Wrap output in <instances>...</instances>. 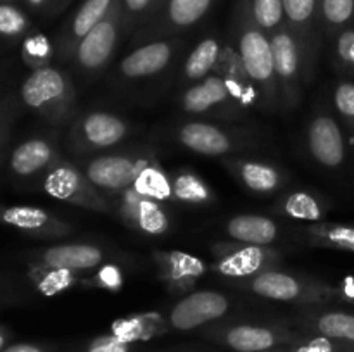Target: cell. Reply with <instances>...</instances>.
Masks as SVG:
<instances>
[{
    "mask_svg": "<svg viewBox=\"0 0 354 352\" xmlns=\"http://www.w3.org/2000/svg\"><path fill=\"white\" fill-rule=\"evenodd\" d=\"M297 237L310 247L354 252V224L310 223L297 228Z\"/></svg>",
    "mask_w": 354,
    "mask_h": 352,
    "instance_id": "4dcf8cb0",
    "label": "cell"
},
{
    "mask_svg": "<svg viewBox=\"0 0 354 352\" xmlns=\"http://www.w3.org/2000/svg\"><path fill=\"white\" fill-rule=\"evenodd\" d=\"M339 304H354V276H346L335 283Z\"/></svg>",
    "mask_w": 354,
    "mask_h": 352,
    "instance_id": "bcb514c9",
    "label": "cell"
},
{
    "mask_svg": "<svg viewBox=\"0 0 354 352\" xmlns=\"http://www.w3.org/2000/svg\"><path fill=\"white\" fill-rule=\"evenodd\" d=\"M159 352H220V351L206 347V345H180V347H171L168 349V351H159Z\"/></svg>",
    "mask_w": 354,
    "mask_h": 352,
    "instance_id": "c3c4849f",
    "label": "cell"
},
{
    "mask_svg": "<svg viewBox=\"0 0 354 352\" xmlns=\"http://www.w3.org/2000/svg\"><path fill=\"white\" fill-rule=\"evenodd\" d=\"M28 262L52 266V268L71 269V271L86 275L99 268L100 264L116 261V252L95 244H57L50 247L38 248L26 255Z\"/></svg>",
    "mask_w": 354,
    "mask_h": 352,
    "instance_id": "44dd1931",
    "label": "cell"
},
{
    "mask_svg": "<svg viewBox=\"0 0 354 352\" xmlns=\"http://www.w3.org/2000/svg\"><path fill=\"white\" fill-rule=\"evenodd\" d=\"M214 72H218L223 78L227 88L230 90L234 99L237 100V104L245 113L251 114L254 109H259L258 90H256L254 83L251 81L244 64H242L241 55L237 54L230 41H225L223 54H221L220 64Z\"/></svg>",
    "mask_w": 354,
    "mask_h": 352,
    "instance_id": "4316f807",
    "label": "cell"
},
{
    "mask_svg": "<svg viewBox=\"0 0 354 352\" xmlns=\"http://www.w3.org/2000/svg\"><path fill=\"white\" fill-rule=\"evenodd\" d=\"M273 45V57H275V75L279 85L280 113L290 114L299 109L306 92L304 81L303 55L297 38L286 26L277 33L270 35Z\"/></svg>",
    "mask_w": 354,
    "mask_h": 352,
    "instance_id": "7c38bea8",
    "label": "cell"
},
{
    "mask_svg": "<svg viewBox=\"0 0 354 352\" xmlns=\"http://www.w3.org/2000/svg\"><path fill=\"white\" fill-rule=\"evenodd\" d=\"M261 30L268 35L277 33L286 26V12H283V0H244Z\"/></svg>",
    "mask_w": 354,
    "mask_h": 352,
    "instance_id": "d590c367",
    "label": "cell"
},
{
    "mask_svg": "<svg viewBox=\"0 0 354 352\" xmlns=\"http://www.w3.org/2000/svg\"><path fill=\"white\" fill-rule=\"evenodd\" d=\"M147 152H120V154H100L85 157L78 162L80 169L95 188L113 200L133 185L142 162Z\"/></svg>",
    "mask_w": 354,
    "mask_h": 352,
    "instance_id": "e0dca14e",
    "label": "cell"
},
{
    "mask_svg": "<svg viewBox=\"0 0 354 352\" xmlns=\"http://www.w3.org/2000/svg\"><path fill=\"white\" fill-rule=\"evenodd\" d=\"M320 23L327 41L354 26V0H320Z\"/></svg>",
    "mask_w": 354,
    "mask_h": 352,
    "instance_id": "e575fe53",
    "label": "cell"
},
{
    "mask_svg": "<svg viewBox=\"0 0 354 352\" xmlns=\"http://www.w3.org/2000/svg\"><path fill=\"white\" fill-rule=\"evenodd\" d=\"M332 107L342 126L354 137V79L341 78L332 90Z\"/></svg>",
    "mask_w": 354,
    "mask_h": 352,
    "instance_id": "ab89813d",
    "label": "cell"
},
{
    "mask_svg": "<svg viewBox=\"0 0 354 352\" xmlns=\"http://www.w3.org/2000/svg\"><path fill=\"white\" fill-rule=\"evenodd\" d=\"M124 37L123 2L114 0L102 21L75 48L71 64L83 78H95L107 68L121 38Z\"/></svg>",
    "mask_w": 354,
    "mask_h": 352,
    "instance_id": "52a82bcc",
    "label": "cell"
},
{
    "mask_svg": "<svg viewBox=\"0 0 354 352\" xmlns=\"http://www.w3.org/2000/svg\"><path fill=\"white\" fill-rule=\"evenodd\" d=\"M0 145H2V144H0Z\"/></svg>",
    "mask_w": 354,
    "mask_h": 352,
    "instance_id": "6f0895ef",
    "label": "cell"
},
{
    "mask_svg": "<svg viewBox=\"0 0 354 352\" xmlns=\"http://www.w3.org/2000/svg\"><path fill=\"white\" fill-rule=\"evenodd\" d=\"M55 55V43H52L44 33H31L21 43V57L23 62L35 71L45 68L52 62Z\"/></svg>",
    "mask_w": 354,
    "mask_h": 352,
    "instance_id": "f35d334b",
    "label": "cell"
},
{
    "mask_svg": "<svg viewBox=\"0 0 354 352\" xmlns=\"http://www.w3.org/2000/svg\"><path fill=\"white\" fill-rule=\"evenodd\" d=\"M57 145L52 138L33 137L21 141L9 157V169L16 178H44L45 173L61 159Z\"/></svg>",
    "mask_w": 354,
    "mask_h": 352,
    "instance_id": "cb8c5ba5",
    "label": "cell"
},
{
    "mask_svg": "<svg viewBox=\"0 0 354 352\" xmlns=\"http://www.w3.org/2000/svg\"><path fill=\"white\" fill-rule=\"evenodd\" d=\"M2 352H59V347L52 344L19 342V344H9Z\"/></svg>",
    "mask_w": 354,
    "mask_h": 352,
    "instance_id": "f6af8a7d",
    "label": "cell"
},
{
    "mask_svg": "<svg viewBox=\"0 0 354 352\" xmlns=\"http://www.w3.org/2000/svg\"><path fill=\"white\" fill-rule=\"evenodd\" d=\"M26 276L37 292H40L45 297H55L75 289V285L82 282L83 275L71 271V269L52 268V266L28 262Z\"/></svg>",
    "mask_w": 354,
    "mask_h": 352,
    "instance_id": "836d02e7",
    "label": "cell"
},
{
    "mask_svg": "<svg viewBox=\"0 0 354 352\" xmlns=\"http://www.w3.org/2000/svg\"><path fill=\"white\" fill-rule=\"evenodd\" d=\"M68 2L69 0H54V10H52V12H59Z\"/></svg>",
    "mask_w": 354,
    "mask_h": 352,
    "instance_id": "816d5d0a",
    "label": "cell"
},
{
    "mask_svg": "<svg viewBox=\"0 0 354 352\" xmlns=\"http://www.w3.org/2000/svg\"><path fill=\"white\" fill-rule=\"evenodd\" d=\"M216 200L209 183L192 168L171 173V202L187 207H207Z\"/></svg>",
    "mask_w": 354,
    "mask_h": 352,
    "instance_id": "1f68e13d",
    "label": "cell"
},
{
    "mask_svg": "<svg viewBox=\"0 0 354 352\" xmlns=\"http://www.w3.org/2000/svg\"><path fill=\"white\" fill-rule=\"evenodd\" d=\"M266 352H289V351H287V347H286V345H282V347L272 349V351H266Z\"/></svg>",
    "mask_w": 354,
    "mask_h": 352,
    "instance_id": "db71d44e",
    "label": "cell"
},
{
    "mask_svg": "<svg viewBox=\"0 0 354 352\" xmlns=\"http://www.w3.org/2000/svg\"><path fill=\"white\" fill-rule=\"evenodd\" d=\"M127 282V276H124L123 268H121L118 262L109 261L100 264L99 268L93 269V271L86 273L82 276V282L80 285L83 289H93V290H106V292H121Z\"/></svg>",
    "mask_w": 354,
    "mask_h": 352,
    "instance_id": "8d00e7d4",
    "label": "cell"
},
{
    "mask_svg": "<svg viewBox=\"0 0 354 352\" xmlns=\"http://www.w3.org/2000/svg\"><path fill=\"white\" fill-rule=\"evenodd\" d=\"M114 0H83L55 40V55L59 61L69 62L80 41L106 17Z\"/></svg>",
    "mask_w": 354,
    "mask_h": 352,
    "instance_id": "d4e9b609",
    "label": "cell"
},
{
    "mask_svg": "<svg viewBox=\"0 0 354 352\" xmlns=\"http://www.w3.org/2000/svg\"><path fill=\"white\" fill-rule=\"evenodd\" d=\"M162 3H165V0H156V3H154V10H152V16H154V14L158 12L159 9H161ZM152 16H151V17H152Z\"/></svg>",
    "mask_w": 354,
    "mask_h": 352,
    "instance_id": "f5cc1de1",
    "label": "cell"
},
{
    "mask_svg": "<svg viewBox=\"0 0 354 352\" xmlns=\"http://www.w3.org/2000/svg\"><path fill=\"white\" fill-rule=\"evenodd\" d=\"M0 297H2V292H0Z\"/></svg>",
    "mask_w": 354,
    "mask_h": 352,
    "instance_id": "9f6ffc18",
    "label": "cell"
},
{
    "mask_svg": "<svg viewBox=\"0 0 354 352\" xmlns=\"http://www.w3.org/2000/svg\"><path fill=\"white\" fill-rule=\"evenodd\" d=\"M171 137L194 154L218 159L254 154L263 147V133L254 128L201 117H187L176 123Z\"/></svg>",
    "mask_w": 354,
    "mask_h": 352,
    "instance_id": "7a4b0ae2",
    "label": "cell"
},
{
    "mask_svg": "<svg viewBox=\"0 0 354 352\" xmlns=\"http://www.w3.org/2000/svg\"><path fill=\"white\" fill-rule=\"evenodd\" d=\"M176 104H178L180 113L189 117H201V119L234 123L249 116L239 106L218 72H213L203 81L185 86L178 95Z\"/></svg>",
    "mask_w": 354,
    "mask_h": 352,
    "instance_id": "8fae6325",
    "label": "cell"
},
{
    "mask_svg": "<svg viewBox=\"0 0 354 352\" xmlns=\"http://www.w3.org/2000/svg\"><path fill=\"white\" fill-rule=\"evenodd\" d=\"M28 6L31 7L37 12H41V10H54V0H24Z\"/></svg>",
    "mask_w": 354,
    "mask_h": 352,
    "instance_id": "681fc988",
    "label": "cell"
},
{
    "mask_svg": "<svg viewBox=\"0 0 354 352\" xmlns=\"http://www.w3.org/2000/svg\"><path fill=\"white\" fill-rule=\"evenodd\" d=\"M286 320L304 333L324 335L354 344V313L351 311L332 309L328 306H306L299 307Z\"/></svg>",
    "mask_w": 354,
    "mask_h": 352,
    "instance_id": "603a6c76",
    "label": "cell"
},
{
    "mask_svg": "<svg viewBox=\"0 0 354 352\" xmlns=\"http://www.w3.org/2000/svg\"><path fill=\"white\" fill-rule=\"evenodd\" d=\"M21 102L52 126H66L78 114V92L64 69L45 66L35 69L19 90Z\"/></svg>",
    "mask_w": 354,
    "mask_h": 352,
    "instance_id": "277c9868",
    "label": "cell"
},
{
    "mask_svg": "<svg viewBox=\"0 0 354 352\" xmlns=\"http://www.w3.org/2000/svg\"><path fill=\"white\" fill-rule=\"evenodd\" d=\"M199 335L232 352H266L294 344L308 333L294 328L286 317L275 321H234L228 317L201 328Z\"/></svg>",
    "mask_w": 354,
    "mask_h": 352,
    "instance_id": "5b68a950",
    "label": "cell"
},
{
    "mask_svg": "<svg viewBox=\"0 0 354 352\" xmlns=\"http://www.w3.org/2000/svg\"><path fill=\"white\" fill-rule=\"evenodd\" d=\"M124 16V35H133L152 16L156 0H121Z\"/></svg>",
    "mask_w": 354,
    "mask_h": 352,
    "instance_id": "7bdbcfd3",
    "label": "cell"
},
{
    "mask_svg": "<svg viewBox=\"0 0 354 352\" xmlns=\"http://www.w3.org/2000/svg\"><path fill=\"white\" fill-rule=\"evenodd\" d=\"M182 47L183 40L180 37L161 38V40L137 45L118 64V83L135 85L151 78H158L171 68L175 59L182 52Z\"/></svg>",
    "mask_w": 354,
    "mask_h": 352,
    "instance_id": "9a60e30c",
    "label": "cell"
},
{
    "mask_svg": "<svg viewBox=\"0 0 354 352\" xmlns=\"http://www.w3.org/2000/svg\"><path fill=\"white\" fill-rule=\"evenodd\" d=\"M330 59L341 78L354 79V26L346 28L332 38Z\"/></svg>",
    "mask_w": 354,
    "mask_h": 352,
    "instance_id": "74e56055",
    "label": "cell"
},
{
    "mask_svg": "<svg viewBox=\"0 0 354 352\" xmlns=\"http://www.w3.org/2000/svg\"><path fill=\"white\" fill-rule=\"evenodd\" d=\"M12 110H14L12 104L0 100V141H2V138L6 137L7 128H9L10 121H12Z\"/></svg>",
    "mask_w": 354,
    "mask_h": 352,
    "instance_id": "7dc6e473",
    "label": "cell"
},
{
    "mask_svg": "<svg viewBox=\"0 0 354 352\" xmlns=\"http://www.w3.org/2000/svg\"><path fill=\"white\" fill-rule=\"evenodd\" d=\"M332 209V202L317 190L294 188L283 192L275 200L270 213L301 223H320Z\"/></svg>",
    "mask_w": 354,
    "mask_h": 352,
    "instance_id": "484cf974",
    "label": "cell"
},
{
    "mask_svg": "<svg viewBox=\"0 0 354 352\" xmlns=\"http://www.w3.org/2000/svg\"><path fill=\"white\" fill-rule=\"evenodd\" d=\"M228 283L241 292H248L259 299L292 304L297 307L339 304L337 289L334 283L304 273L286 271L280 269V266L259 273L252 278Z\"/></svg>",
    "mask_w": 354,
    "mask_h": 352,
    "instance_id": "3957f363",
    "label": "cell"
},
{
    "mask_svg": "<svg viewBox=\"0 0 354 352\" xmlns=\"http://www.w3.org/2000/svg\"><path fill=\"white\" fill-rule=\"evenodd\" d=\"M30 19L26 14L10 3H0V37L16 40L30 31Z\"/></svg>",
    "mask_w": 354,
    "mask_h": 352,
    "instance_id": "b9f144b4",
    "label": "cell"
},
{
    "mask_svg": "<svg viewBox=\"0 0 354 352\" xmlns=\"http://www.w3.org/2000/svg\"><path fill=\"white\" fill-rule=\"evenodd\" d=\"M209 252L213 255L209 269L228 282L248 280L279 268L283 259L282 251L273 245H252L235 240L214 242L209 245Z\"/></svg>",
    "mask_w": 354,
    "mask_h": 352,
    "instance_id": "ba28073f",
    "label": "cell"
},
{
    "mask_svg": "<svg viewBox=\"0 0 354 352\" xmlns=\"http://www.w3.org/2000/svg\"><path fill=\"white\" fill-rule=\"evenodd\" d=\"M130 123L109 110H78L69 123L64 147L73 157H92L120 145L130 137Z\"/></svg>",
    "mask_w": 354,
    "mask_h": 352,
    "instance_id": "8992f818",
    "label": "cell"
},
{
    "mask_svg": "<svg viewBox=\"0 0 354 352\" xmlns=\"http://www.w3.org/2000/svg\"><path fill=\"white\" fill-rule=\"evenodd\" d=\"M135 344H128V342L120 340L114 337L113 333L97 335V337L90 338V340L83 342V344L75 345V347L68 349L64 352H135Z\"/></svg>",
    "mask_w": 354,
    "mask_h": 352,
    "instance_id": "ee69618b",
    "label": "cell"
},
{
    "mask_svg": "<svg viewBox=\"0 0 354 352\" xmlns=\"http://www.w3.org/2000/svg\"><path fill=\"white\" fill-rule=\"evenodd\" d=\"M10 338H12V333H10L6 326H2V324H0V352H2L7 345H9Z\"/></svg>",
    "mask_w": 354,
    "mask_h": 352,
    "instance_id": "f907efd6",
    "label": "cell"
},
{
    "mask_svg": "<svg viewBox=\"0 0 354 352\" xmlns=\"http://www.w3.org/2000/svg\"><path fill=\"white\" fill-rule=\"evenodd\" d=\"M230 43L254 83L259 95V110L279 113L280 97L275 75L272 37L256 24L244 0H237L230 17Z\"/></svg>",
    "mask_w": 354,
    "mask_h": 352,
    "instance_id": "6da1fadb",
    "label": "cell"
},
{
    "mask_svg": "<svg viewBox=\"0 0 354 352\" xmlns=\"http://www.w3.org/2000/svg\"><path fill=\"white\" fill-rule=\"evenodd\" d=\"M111 204H113V211L118 214V217L128 228L142 235L161 237V235L168 233L169 226H171L169 213L166 211L165 204L145 199L133 188L124 190L123 193L114 197Z\"/></svg>",
    "mask_w": 354,
    "mask_h": 352,
    "instance_id": "ffe728a7",
    "label": "cell"
},
{
    "mask_svg": "<svg viewBox=\"0 0 354 352\" xmlns=\"http://www.w3.org/2000/svg\"><path fill=\"white\" fill-rule=\"evenodd\" d=\"M230 240L252 245H273L282 237V228L265 214H237L225 223Z\"/></svg>",
    "mask_w": 354,
    "mask_h": 352,
    "instance_id": "83f0119b",
    "label": "cell"
},
{
    "mask_svg": "<svg viewBox=\"0 0 354 352\" xmlns=\"http://www.w3.org/2000/svg\"><path fill=\"white\" fill-rule=\"evenodd\" d=\"M168 331L169 326L166 321V314L159 313V311H147V313H135L130 316L118 317L111 324L109 333L128 344H137V342L161 337Z\"/></svg>",
    "mask_w": 354,
    "mask_h": 352,
    "instance_id": "f546056e",
    "label": "cell"
},
{
    "mask_svg": "<svg viewBox=\"0 0 354 352\" xmlns=\"http://www.w3.org/2000/svg\"><path fill=\"white\" fill-rule=\"evenodd\" d=\"M0 224L41 240L66 238L75 231L68 221L35 206H0Z\"/></svg>",
    "mask_w": 354,
    "mask_h": 352,
    "instance_id": "7402d4cb",
    "label": "cell"
},
{
    "mask_svg": "<svg viewBox=\"0 0 354 352\" xmlns=\"http://www.w3.org/2000/svg\"><path fill=\"white\" fill-rule=\"evenodd\" d=\"M152 262L159 282L169 295L183 297L194 292L197 282L209 271V264L183 251H152Z\"/></svg>",
    "mask_w": 354,
    "mask_h": 352,
    "instance_id": "d6986e66",
    "label": "cell"
},
{
    "mask_svg": "<svg viewBox=\"0 0 354 352\" xmlns=\"http://www.w3.org/2000/svg\"><path fill=\"white\" fill-rule=\"evenodd\" d=\"M289 352H354L351 342L335 340L324 335H304L301 340L286 345Z\"/></svg>",
    "mask_w": 354,
    "mask_h": 352,
    "instance_id": "60d3db41",
    "label": "cell"
},
{
    "mask_svg": "<svg viewBox=\"0 0 354 352\" xmlns=\"http://www.w3.org/2000/svg\"><path fill=\"white\" fill-rule=\"evenodd\" d=\"M220 164L235 182L256 195H277L290 183V176L279 164L249 155L220 159Z\"/></svg>",
    "mask_w": 354,
    "mask_h": 352,
    "instance_id": "ac0fdd59",
    "label": "cell"
},
{
    "mask_svg": "<svg viewBox=\"0 0 354 352\" xmlns=\"http://www.w3.org/2000/svg\"><path fill=\"white\" fill-rule=\"evenodd\" d=\"M130 188H133L145 199L161 204L171 202V175L165 171L154 152H147Z\"/></svg>",
    "mask_w": 354,
    "mask_h": 352,
    "instance_id": "d6a6232c",
    "label": "cell"
},
{
    "mask_svg": "<svg viewBox=\"0 0 354 352\" xmlns=\"http://www.w3.org/2000/svg\"><path fill=\"white\" fill-rule=\"evenodd\" d=\"M286 24L297 38L303 55L304 81L311 85L318 69L324 31L320 23V0H283Z\"/></svg>",
    "mask_w": 354,
    "mask_h": 352,
    "instance_id": "2e32d148",
    "label": "cell"
},
{
    "mask_svg": "<svg viewBox=\"0 0 354 352\" xmlns=\"http://www.w3.org/2000/svg\"><path fill=\"white\" fill-rule=\"evenodd\" d=\"M234 306V299L220 290H194L169 307L166 321L169 331H196L228 320Z\"/></svg>",
    "mask_w": 354,
    "mask_h": 352,
    "instance_id": "5bb4252c",
    "label": "cell"
},
{
    "mask_svg": "<svg viewBox=\"0 0 354 352\" xmlns=\"http://www.w3.org/2000/svg\"><path fill=\"white\" fill-rule=\"evenodd\" d=\"M306 150L315 164L328 171H339L348 164V141L334 107L315 104L306 124Z\"/></svg>",
    "mask_w": 354,
    "mask_h": 352,
    "instance_id": "9c48e42d",
    "label": "cell"
},
{
    "mask_svg": "<svg viewBox=\"0 0 354 352\" xmlns=\"http://www.w3.org/2000/svg\"><path fill=\"white\" fill-rule=\"evenodd\" d=\"M220 0H165L161 9L138 28L131 37V43L180 37L201 23Z\"/></svg>",
    "mask_w": 354,
    "mask_h": 352,
    "instance_id": "4fadbf2b",
    "label": "cell"
},
{
    "mask_svg": "<svg viewBox=\"0 0 354 352\" xmlns=\"http://www.w3.org/2000/svg\"><path fill=\"white\" fill-rule=\"evenodd\" d=\"M41 188L52 199L62 200L71 206L100 214L113 213L111 200L95 188L78 164L66 161L64 157L59 159L45 173L41 178Z\"/></svg>",
    "mask_w": 354,
    "mask_h": 352,
    "instance_id": "30bf717a",
    "label": "cell"
},
{
    "mask_svg": "<svg viewBox=\"0 0 354 352\" xmlns=\"http://www.w3.org/2000/svg\"><path fill=\"white\" fill-rule=\"evenodd\" d=\"M225 41L218 35H206L196 43V47L189 52L182 66L180 75V85L189 86L194 83L203 81L209 75L216 71L220 64L221 54H223Z\"/></svg>",
    "mask_w": 354,
    "mask_h": 352,
    "instance_id": "f1b7e54d",
    "label": "cell"
},
{
    "mask_svg": "<svg viewBox=\"0 0 354 352\" xmlns=\"http://www.w3.org/2000/svg\"><path fill=\"white\" fill-rule=\"evenodd\" d=\"M0 2H3V3H6V2H12V0H0Z\"/></svg>",
    "mask_w": 354,
    "mask_h": 352,
    "instance_id": "11a10c76",
    "label": "cell"
}]
</instances>
